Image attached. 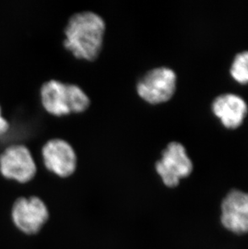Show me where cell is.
<instances>
[{
    "label": "cell",
    "mask_w": 248,
    "mask_h": 249,
    "mask_svg": "<svg viewBox=\"0 0 248 249\" xmlns=\"http://www.w3.org/2000/svg\"><path fill=\"white\" fill-rule=\"evenodd\" d=\"M106 24L94 12L76 13L69 19L65 29L64 47L77 59L95 61L103 49Z\"/></svg>",
    "instance_id": "obj_1"
},
{
    "label": "cell",
    "mask_w": 248,
    "mask_h": 249,
    "mask_svg": "<svg viewBox=\"0 0 248 249\" xmlns=\"http://www.w3.org/2000/svg\"><path fill=\"white\" fill-rule=\"evenodd\" d=\"M40 99L45 111L55 116L84 112L90 105L89 97L78 86L56 80L42 85Z\"/></svg>",
    "instance_id": "obj_2"
},
{
    "label": "cell",
    "mask_w": 248,
    "mask_h": 249,
    "mask_svg": "<svg viewBox=\"0 0 248 249\" xmlns=\"http://www.w3.org/2000/svg\"><path fill=\"white\" fill-rule=\"evenodd\" d=\"M177 77L175 71L161 66L148 71L139 80L136 90L141 99L152 105L169 102L177 89Z\"/></svg>",
    "instance_id": "obj_3"
},
{
    "label": "cell",
    "mask_w": 248,
    "mask_h": 249,
    "mask_svg": "<svg viewBox=\"0 0 248 249\" xmlns=\"http://www.w3.org/2000/svg\"><path fill=\"white\" fill-rule=\"evenodd\" d=\"M192 160L182 143L173 141L168 143L161 153V158L156 163V170L162 181L168 187H176L181 179L192 174Z\"/></svg>",
    "instance_id": "obj_4"
},
{
    "label": "cell",
    "mask_w": 248,
    "mask_h": 249,
    "mask_svg": "<svg viewBox=\"0 0 248 249\" xmlns=\"http://www.w3.org/2000/svg\"><path fill=\"white\" fill-rule=\"evenodd\" d=\"M0 173L19 183L30 181L36 174V165L29 149L22 144L6 148L0 155Z\"/></svg>",
    "instance_id": "obj_5"
},
{
    "label": "cell",
    "mask_w": 248,
    "mask_h": 249,
    "mask_svg": "<svg viewBox=\"0 0 248 249\" xmlns=\"http://www.w3.org/2000/svg\"><path fill=\"white\" fill-rule=\"evenodd\" d=\"M49 214L45 202L37 197H19L12 209L15 226L28 235L37 233L47 222Z\"/></svg>",
    "instance_id": "obj_6"
},
{
    "label": "cell",
    "mask_w": 248,
    "mask_h": 249,
    "mask_svg": "<svg viewBox=\"0 0 248 249\" xmlns=\"http://www.w3.org/2000/svg\"><path fill=\"white\" fill-rule=\"evenodd\" d=\"M44 164L50 171L61 178H68L77 169V155L67 141L53 139L42 148Z\"/></svg>",
    "instance_id": "obj_7"
},
{
    "label": "cell",
    "mask_w": 248,
    "mask_h": 249,
    "mask_svg": "<svg viewBox=\"0 0 248 249\" xmlns=\"http://www.w3.org/2000/svg\"><path fill=\"white\" fill-rule=\"evenodd\" d=\"M221 221L235 234L248 233V193L232 190L222 202Z\"/></svg>",
    "instance_id": "obj_8"
},
{
    "label": "cell",
    "mask_w": 248,
    "mask_h": 249,
    "mask_svg": "<svg viewBox=\"0 0 248 249\" xmlns=\"http://www.w3.org/2000/svg\"><path fill=\"white\" fill-rule=\"evenodd\" d=\"M211 111L225 128L235 130L244 124L248 116V105L239 94L224 93L213 99Z\"/></svg>",
    "instance_id": "obj_9"
},
{
    "label": "cell",
    "mask_w": 248,
    "mask_h": 249,
    "mask_svg": "<svg viewBox=\"0 0 248 249\" xmlns=\"http://www.w3.org/2000/svg\"><path fill=\"white\" fill-rule=\"evenodd\" d=\"M230 74L236 83L248 85V50L234 56L230 67Z\"/></svg>",
    "instance_id": "obj_10"
},
{
    "label": "cell",
    "mask_w": 248,
    "mask_h": 249,
    "mask_svg": "<svg viewBox=\"0 0 248 249\" xmlns=\"http://www.w3.org/2000/svg\"><path fill=\"white\" fill-rule=\"evenodd\" d=\"M9 129V123L5 120L2 115V110L0 107V136L5 134Z\"/></svg>",
    "instance_id": "obj_11"
}]
</instances>
